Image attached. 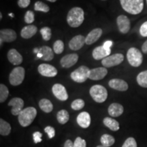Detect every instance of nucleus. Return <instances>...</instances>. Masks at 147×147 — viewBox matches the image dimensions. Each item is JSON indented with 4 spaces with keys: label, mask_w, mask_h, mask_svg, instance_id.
<instances>
[{
    "label": "nucleus",
    "mask_w": 147,
    "mask_h": 147,
    "mask_svg": "<svg viewBox=\"0 0 147 147\" xmlns=\"http://www.w3.org/2000/svg\"><path fill=\"white\" fill-rule=\"evenodd\" d=\"M108 74L106 67H100L90 69L89 78L92 80H100L105 77Z\"/></svg>",
    "instance_id": "15"
},
{
    "label": "nucleus",
    "mask_w": 147,
    "mask_h": 147,
    "mask_svg": "<svg viewBox=\"0 0 147 147\" xmlns=\"http://www.w3.org/2000/svg\"><path fill=\"white\" fill-rule=\"evenodd\" d=\"M96 147H104V146H102V145H100V146H97Z\"/></svg>",
    "instance_id": "49"
},
{
    "label": "nucleus",
    "mask_w": 147,
    "mask_h": 147,
    "mask_svg": "<svg viewBox=\"0 0 147 147\" xmlns=\"http://www.w3.org/2000/svg\"><path fill=\"white\" fill-rule=\"evenodd\" d=\"M9 15H10V16H11V17H14V15H13V14H12V13H11V14H9Z\"/></svg>",
    "instance_id": "48"
},
{
    "label": "nucleus",
    "mask_w": 147,
    "mask_h": 147,
    "mask_svg": "<svg viewBox=\"0 0 147 147\" xmlns=\"http://www.w3.org/2000/svg\"><path fill=\"white\" fill-rule=\"evenodd\" d=\"M34 10L36 11H40V12H49L50 10V8L47 4H46L42 1H36L34 4Z\"/></svg>",
    "instance_id": "31"
},
{
    "label": "nucleus",
    "mask_w": 147,
    "mask_h": 147,
    "mask_svg": "<svg viewBox=\"0 0 147 147\" xmlns=\"http://www.w3.org/2000/svg\"><path fill=\"white\" fill-rule=\"evenodd\" d=\"M18 120L22 127H28L32 123L37 116V110L34 107L24 108L18 115Z\"/></svg>",
    "instance_id": "3"
},
{
    "label": "nucleus",
    "mask_w": 147,
    "mask_h": 147,
    "mask_svg": "<svg viewBox=\"0 0 147 147\" xmlns=\"http://www.w3.org/2000/svg\"><path fill=\"white\" fill-rule=\"evenodd\" d=\"M102 1H106V0H102Z\"/></svg>",
    "instance_id": "50"
},
{
    "label": "nucleus",
    "mask_w": 147,
    "mask_h": 147,
    "mask_svg": "<svg viewBox=\"0 0 147 147\" xmlns=\"http://www.w3.org/2000/svg\"><path fill=\"white\" fill-rule=\"evenodd\" d=\"M142 51L144 54H147V40L142 46Z\"/></svg>",
    "instance_id": "45"
},
{
    "label": "nucleus",
    "mask_w": 147,
    "mask_h": 147,
    "mask_svg": "<svg viewBox=\"0 0 147 147\" xmlns=\"http://www.w3.org/2000/svg\"><path fill=\"white\" fill-rule=\"evenodd\" d=\"M63 147H74V143L70 140H67L65 141Z\"/></svg>",
    "instance_id": "44"
},
{
    "label": "nucleus",
    "mask_w": 147,
    "mask_h": 147,
    "mask_svg": "<svg viewBox=\"0 0 147 147\" xmlns=\"http://www.w3.org/2000/svg\"><path fill=\"white\" fill-rule=\"evenodd\" d=\"M123 9L131 14H138L144 8V0H120Z\"/></svg>",
    "instance_id": "2"
},
{
    "label": "nucleus",
    "mask_w": 147,
    "mask_h": 147,
    "mask_svg": "<svg viewBox=\"0 0 147 147\" xmlns=\"http://www.w3.org/2000/svg\"><path fill=\"white\" fill-rule=\"evenodd\" d=\"M84 105H85V103H84V101L83 100L76 99L71 103V108L74 110H79L83 108L84 107Z\"/></svg>",
    "instance_id": "34"
},
{
    "label": "nucleus",
    "mask_w": 147,
    "mask_h": 147,
    "mask_svg": "<svg viewBox=\"0 0 147 147\" xmlns=\"http://www.w3.org/2000/svg\"><path fill=\"white\" fill-rule=\"evenodd\" d=\"M38 72L42 76L45 77H55L57 76L58 71L54 66L47 63H42L38 66Z\"/></svg>",
    "instance_id": "10"
},
{
    "label": "nucleus",
    "mask_w": 147,
    "mask_h": 147,
    "mask_svg": "<svg viewBox=\"0 0 147 147\" xmlns=\"http://www.w3.org/2000/svg\"><path fill=\"white\" fill-rule=\"evenodd\" d=\"M9 106H12L11 113L14 116L18 115L23 110L24 101L20 97H14L8 103Z\"/></svg>",
    "instance_id": "13"
},
{
    "label": "nucleus",
    "mask_w": 147,
    "mask_h": 147,
    "mask_svg": "<svg viewBox=\"0 0 147 147\" xmlns=\"http://www.w3.org/2000/svg\"><path fill=\"white\" fill-rule=\"evenodd\" d=\"M111 51H108L104 49V47H97L94 49L92 53V56L95 60L104 59V58L110 56Z\"/></svg>",
    "instance_id": "22"
},
{
    "label": "nucleus",
    "mask_w": 147,
    "mask_h": 147,
    "mask_svg": "<svg viewBox=\"0 0 147 147\" xmlns=\"http://www.w3.org/2000/svg\"><path fill=\"white\" fill-rule=\"evenodd\" d=\"M108 85L112 89L119 91H125L128 89V84L122 79L114 78L108 82Z\"/></svg>",
    "instance_id": "17"
},
{
    "label": "nucleus",
    "mask_w": 147,
    "mask_h": 147,
    "mask_svg": "<svg viewBox=\"0 0 147 147\" xmlns=\"http://www.w3.org/2000/svg\"><path fill=\"white\" fill-rule=\"evenodd\" d=\"M117 23L119 30L121 33L125 34L129 32L131 27L130 21L127 16L125 15H120L117 18Z\"/></svg>",
    "instance_id": "12"
},
{
    "label": "nucleus",
    "mask_w": 147,
    "mask_h": 147,
    "mask_svg": "<svg viewBox=\"0 0 147 147\" xmlns=\"http://www.w3.org/2000/svg\"><path fill=\"white\" fill-rule=\"evenodd\" d=\"M122 147H137V142L134 138L129 137L125 141Z\"/></svg>",
    "instance_id": "37"
},
{
    "label": "nucleus",
    "mask_w": 147,
    "mask_h": 147,
    "mask_svg": "<svg viewBox=\"0 0 147 147\" xmlns=\"http://www.w3.org/2000/svg\"><path fill=\"white\" fill-rule=\"evenodd\" d=\"M38 28L36 25H30L24 27L21 32V36L24 39H29L37 33Z\"/></svg>",
    "instance_id": "23"
},
{
    "label": "nucleus",
    "mask_w": 147,
    "mask_h": 147,
    "mask_svg": "<svg viewBox=\"0 0 147 147\" xmlns=\"http://www.w3.org/2000/svg\"><path fill=\"white\" fill-rule=\"evenodd\" d=\"M140 34L142 37H147V21L141 25L140 29Z\"/></svg>",
    "instance_id": "41"
},
{
    "label": "nucleus",
    "mask_w": 147,
    "mask_h": 147,
    "mask_svg": "<svg viewBox=\"0 0 147 147\" xmlns=\"http://www.w3.org/2000/svg\"><path fill=\"white\" fill-rule=\"evenodd\" d=\"M9 95L8 87L3 84H0V102L3 103L7 100Z\"/></svg>",
    "instance_id": "32"
},
{
    "label": "nucleus",
    "mask_w": 147,
    "mask_h": 147,
    "mask_svg": "<svg viewBox=\"0 0 147 147\" xmlns=\"http://www.w3.org/2000/svg\"><path fill=\"white\" fill-rule=\"evenodd\" d=\"M57 119L58 122L60 124L64 125L66 123L68 122L69 119V115L68 112L66 110H61L57 113Z\"/></svg>",
    "instance_id": "28"
},
{
    "label": "nucleus",
    "mask_w": 147,
    "mask_h": 147,
    "mask_svg": "<svg viewBox=\"0 0 147 147\" xmlns=\"http://www.w3.org/2000/svg\"><path fill=\"white\" fill-rule=\"evenodd\" d=\"M52 91L55 97L59 100L66 101L68 99V94L66 89L61 84H55L52 88Z\"/></svg>",
    "instance_id": "11"
},
{
    "label": "nucleus",
    "mask_w": 147,
    "mask_h": 147,
    "mask_svg": "<svg viewBox=\"0 0 147 147\" xmlns=\"http://www.w3.org/2000/svg\"><path fill=\"white\" fill-rule=\"evenodd\" d=\"M39 107L42 111L46 113H50L53 110L52 102L48 99H42L39 102Z\"/></svg>",
    "instance_id": "26"
},
{
    "label": "nucleus",
    "mask_w": 147,
    "mask_h": 147,
    "mask_svg": "<svg viewBox=\"0 0 147 147\" xmlns=\"http://www.w3.org/2000/svg\"><path fill=\"white\" fill-rule=\"evenodd\" d=\"M25 22L27 24H32L35 20L34 13L31 10L27 11L25 14Z\"/></svg>",
    "instance_id": "36"
},
{
    "label": "nucleus",
    "mask_w": 147,
    "mask_h": 147,
    "mask_svg": "<svg viewBox=\"0 0 147 147\" xmlns=\"http://www.w3.org/2000/svg\"><path fill=\"white\" fill-rule=\"evenodd\" d=\"M124 56L121 53H117L114 54L107 57L104 58L102 61V64L104 67H112L114 66H117L120 65V64L123 61Z\"/></svg>",
    "instance_id": "8"
},
{
    "label": "nucleus",
    "mask_w": 147,
    "mask_h": 147,
    "mask_svg": "<svg viewBox=\"0 0 147 147\" xmlns=\"http://www.w3.org/2000/svg\"><path fill=\"white\" fill-rule=\"evenodd\" d=\"M42 134L40 131H36L33 134V138H34V141L36 144L42 142Z\"/></svg>",
    "instance_id": "40"
},
{
    "label": "nucleus",
    "mask_w": 147,
    "mask_h": 147,
    "mask_svg": "<svg viewBox=\"0 0 147 147\" xmlns=\"http://www.w3.org/2000/svg\"><path fill=\"white\" fill-rule=\"evenodd\" d=\"M31 0H18V5L21 8H27L30 4Z\"/></svg>",
    "instance_id": "42"
},
{
    "label": "nucleus",
    "mask_w": 147,
    "mask_h": 147,
    "mask_svg": "<svg viewBox=\"0 0 147 147\" xmlns=\"http://www.w3.org/2000/svg\"><path fill=\"white\" fill-rule=\"evenodd\" d=\"M127 59L129 63L133 67H137L141 65L143 61L142 53L135 47L130 48L127 53Z\"/></svg>",
    "instance_id": "5"
},
{
    "label": "nucleus",
    "mask_w": 147,
    "mask_h": 147,
    "mask_svg": "<svg viewBox=\"0 0 147 147\" xmlns=\"http://www.w3.org/2000/svg\"><path fill=\"white\" fill-rule=\"evenodd\" d=\"M8 59L11 63L14 65H18L22 63L23 62V57L18 52L16 49H12L8 52L7 54Z\"/></svg>",
    "instance_id": "19"
},
{
    "label": "nucleus",
    "mask_w": 147,
    "mask_h": 147,
    "mask_svg": "<svg viewBox=\"0 0 147 147\" xmlns=\"http://www.w3.org/2000/svg\"><path fill=\"white\" fill-rule=\"evenodd\" d=\"M74 147H86V141L80 137H77L74 142Z\"/></svg>",
    "instance_id": "38"
},
{
    "label": "nucleus",
    "mask_w": 147,
    "mask_h": 147,
    "mask_svg": "<svg viewBox=\"0 0 147 147\" xmlns=\"http://www.w3.org/2000/svg\"><path fill=\"white\" fill-rule=\"evenodd\" d=\"M102 35V29L100 28H95L90 32L85 38V44L87 45H93L97 42Z\"/></svg>",
    "instance_id": "18"
},
{
    "label": "nucleus",
    "mask_w": 147,
    "mask_h": 147,
    "mask_svg": "<svg viewBox=\"0 0 147 147\" xmlns=\"http://www.w3.org/2000/svg\"><path fill=\"white\" fill-rule=\"evenodd\" d=\"M137 82L140 87L147 88V70L141 71L137 76Z\"/></svg>",
    "instance_id": "30"
},
{
    "label": "nucleus",
    "mask_w": 147,
    "mask_h": 147,
    "mask_svg": "<svg viewBox=\"0 0 147 147\" xmlns=\"http://www.w3.org/2000/svg\"><path fill=\"white\" fill-rule=\"evenodd\" d=\"M38 53H41L42 55V59L43 61H50L54 58V52H53L52 49L48 46H43L42 47L40 48Z\"/></svg>",
    "instance_id": "24"
},
{
    "label": "nucleus",
    "mask_w": 147,
    "mask_h": 147,
    "mask_svg": "<svg viewBox=\"0 0 147 147\" xmlns=\"http://www.w3.org/2000/svg\"><path fill=\"white\" fill-rule=\"evenodd\" d=\"M89 93L93 100L97 103H103L108 97V91L104 86L95 84L91 87Z\"/></svg>",
    "instance_id": "4"
},
{
    "label": "nucleus",
    "mask_w": 147,
    "mask_h": 147,
    "mask_svg": "<svg viewBox=\"0 0 147 147\" xmlns=\"http://www.w3.org/2000/svg\"><path fill=\"white\" fill-rule=\"evenodd\" d=\"M11 132V126L8 122L3 120L0 119V134L1 136H8Z\"/></svg>",
    "instance_id": "29"
},
{
    "label": "nucleus",
    "mask_w": 147,
    "mask_h": 147,
    "mask_svg": "<svg viewBox=\"0 0 147 147\" xmlns=\"http://www.w3.org/2000/svg\"><path fill=\"white\" fill-rule=\"evenodd\" d=\"M146 3H147V0H146Z\"/></svg>",
    "instance_id": "51"
},
{
    "label": "nucleus",
    "mask_w": 147,
    "mask_h": 147,
    "mask_svg": "<svg viewBox=\"0 0 147 147\" xmlns=\"http://www.w3.org/2000/svg\"><path fill=\"white\" fill-rule=\"evenodd\" d=\"M47 1H50V2H55V1H56L57 0H47Z\"/></svg>",
    "instance_id": "46"
},
{
    "label": "nucleus",
    "mask_w": 147,
    "mask_h": 147,
    "mask_svg": "<svg viewBox=\"0 0 147 147\" xmlns=\"http://www.w3.org/2000/svg\"><path fill=\"white\" fill-rule=\"evenodd\" d=\"M40 34H41L44 40L49 41L51 38V29L49 27H42L40 29Z\"/></svg>",
    "instance_id": "35"
},
{
    "label": "nucleus",
    "mask_w": 147,
    "mask_h": 147,
    "mask_svg": "<svg viewBox=\"0 0 147 147\" xmlns=\"http://www.w3.org/2000/svg\"><path fill=\"white\" fill-rule=\"evenodd\" d=\"M25 70L23 67H16L12 69L9 76V82L12 86L20 85L24 80Z\"/></svg>",
    "instance_id": "7"
},
{
    "label": "nucleus",
    "mask_w": 147,
    "mask_h": 147,
    "mask_svg": "<svg viewBox=\"0 0 147 147\" xmlns=\"http://www.w3.org/2000/svg\"><path fill=\"white\" fill-rule=\"evenodd\" d=\"M113 45V41H111V40H108V41H106L104 42V45H103V47H104V48L106 49V50H107L108 51H111L110 48H111Z\"/></svg>",
    "instance_id": "43"
},
{
    "label": "nucleus",
    "mask_w": 147,
    "mask_h": 147,
    "mask_svg": "<svg viewBox=\"0 0 147 147\" xmlns=\"http://www.w3.org/2000/svg\"><path fill=\"white\" fill-rule=\"evenodd\" d=\"M45 131L46 133L48 134L49 136V138L50 139H52L55 137V129L54 127L51 126H47L46 127L45 129Z\"/></svg>",
    "instance_id": "39"
},
{
    "label": "nucleus",
    "mask_w": 147,
    "mask_h": 147,
    "mask_svg": "<svg viewBox=\"0 0 147 147\" xmlns=\"http://www.w3.org/2000/svg\"><path fill=\"white\" fill-rule=\"evenodd\" d=\"M64 51V44L62 40H58L53 44V51L56 54H61Z\"/></svg>",
    "instance_id": "33"
},
{
    "label": "nucleus",
    "mask_w": 147,
    "mask_h": 147,
    "mask_svg": "<svg viewBox=\"0 0 147 147\" xmlns=\"http://www.w3.org/2000/svg\"><path fill=\"white\" fill-rule=\"evenodd\" d=\"M78 60V55L76 53L67 54L65 55L60 60V64L64 68H69L77 63Z\"/></svg>",
    "instance_id": "14"
},
{
    "label": "nucleus",
    "mask_w": 147,
    "mask_h": 147,
    "mask_svg": "<svg viewBox=\"0 0 147 147\" xmlns=\"http://www.w3.org/2000/svg\"><path fill=\"white\" fill-rule=\"evenodd\" d=\"M0 19H2V14L0 13Z\"/></svg>",
    "instance_id": "47"
},
{
    "label": "nucleus",
    "mask_w": 147,
    "mask_h": 147,
    "mask_svg": "<svg viewBox=\"0 0 147 147\" xmlns=\"http://www.w3.org/2000/svg\"><path fill=\"white\" fill-rule=\"evenodd\" d=\"M84 20V12L80 7H74L69 11L67 15V24L71 27H78Z\"/></svg>",
    "instance_id": "1"
},
{
    "label": "nucleus",
    "mask_w": 147,
    "mask_h": 147,
    "mask_svg": "<svg viewBox=\"0 0 147 147\" xmlns=\"http://www.w3.org/2000/svg\"><path fill=\"white\" fill-rule=\"evenodd\" d=\"M90 69L85 65H81L70 74L71 80L78 83H82L89 78Z\"/></svg>",
    "instance_id": "6"
},
{
    "label": "nucleus",
    "mask_w": 147,
    "mask_h": 147,
    "mask_svg": "<svg viewBox=\"0 0 147 147\" xmlns=\"http://www.w3.org/2000/svg\"><path fill=\"white\" fill-rule=\"evenodd\" d=\"M103 123L104 124V125L109 128L110 130L114 131H118L119 128H120L118 121L113 118H110V117L104 118V120H103Z\"/></svg>",
    "instance_id": "25"
},
{
    "label": "nucleus",
    "mask_w": 147,
    "mask_h": 147,
    "mask_svg": "<svg viewBox=\"0 0 147 147\" xmlns=\"http://www.w3.org/2000/svg\"><path fill=\"white\" fill-rule=\"evenodd\" d=\"M76 120L81 127L87 128L91 124V116L87 112H82L78 115Z\"/></svg>",
    "instance_id": "20"
},
{
    "label": "nucleus",
    "mask_w": 147,
    "mask_h": 147,
    "mask_svg": "<svg viewBox=\"0 0 147 147\" xmlns=\"http://www.w3.org/2000/svg\"><path fill=\"white\" fill-rule=\"evenodd\" d=\"M100 142L102 146L104 147H110L115 142V138L109 134H104L100 138Z\"/></svg>",
    "instance_id": "27"
},
{
    "label": "nucleus",
    "mask_w": 147,
    "mask_h": 147,
    "mask_svg": "<svg viewBox=\"0 0 147 147\" xmlns=\"http://www.w3.org/2000/svg\"><path fill=\"white\" fill-rule=\"evenodd\" d=\"M85 43V38L82 35H78L71 38L69 42V47L72 51H78L82 49Z\"/></svg>",
    "instance_id": "16"
},
{
    "label": "nucleus",
    "mask_w": 147,
    "mask_h": 147,
    "mask_svg": "<svg viewBox=\"0 0 147 147\" xmlns=\"http://www.w3.org/2000/svg\"><path fill=\"white\" fill-rule=\"evenodd\" d=\"M17 35L15 31L11 29H3L0 31V46H2L3 42H12L16 40Z\"/></svg>",
    "instance_id": "9"
},
{
    "label": "nucleus",
    "mask_w": 147,
    "mask_h": 147,
    "mask_svg": "<svg viewBox=\"0 0 147 147\" xmlns=\"http://www.w3.org/2000/svg\"><path fill=\"white\" fill-rule=\"evenodd\" d=\"M124 108L121 104L118 103H113L109 106L108 109V114L112 117H118L123 113Z\"/></svg>",
    "instance_id": "21"
}]
</instances>
